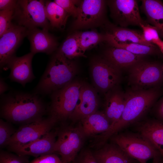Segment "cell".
<instances>
[{
    "label": "cell",
    "instance_id": "cell-39",
    "mask_svg": "<svg viewBox=\"0 0 163 163\" xmlns=\"http://www.w3.org/2000/svg\"><path fill=\"white\" fill-rule=\"evenodd\" d=\"M152 163H163V160L161 157H159L153 159Z\"/></svg>",
    "mask_w": 163,
    "mask_h": 163
},
{
    "label": "cell",
    "instance_id": "cell-19",
    "mask_svg": "<svg viewBox=\"0 0 163 163\" xmlns=\"http://www.w3.org/2000/svg\"><path fill=\"white\" fill-rule=\"evenodd\" d=\"M136 124V132L146 139L158 151L163 160V121L156 119L140 121Z\"/></svg>",
    "mask_w": 163,
    "mask_h": 163
},
{
    "label": "cell",
    "instance_id": "cell-13",
    "mask_svg": "<svg viewBox=\"0 0 163 163\" xmlns=\"http://www.w3.org/2000/svg\"><path fill=\"white\" fill-rule=\"evenodd\" d=\"M28 29L12 23L9 29L0 36V69L5 68L15 53L24 38L27 37Z\"/></svg>",
    "mask_w": 163,
    "mask_h": 163
},
{
    "label": "cell",
    "instance_id": "cell-15",
    "mask_svg": "<svg viewBox=\"0 0 163 163\" xmlns=\"http://www.w3.org/2000/svg\"><path fill=\"white\" fill-rule=\"evenodd\" d=\"M34 55L30 52L22 56L12 57L6 66L10 69L9 78L24 86L35 78L32 69V61Z\"/></svg>",
    "mask_w": 163,
    "mask_h": 163
},
{
    "label": "cell",
    "instance_id": "cell-3",
    "mask_svg": "<svg viewBox=\"0 0 163 163\" xmlns=\"http://www.w3.org/2000/svg\"><path fill=\"white\" fill-rule=\"evenodd\" d=\"M77 71L75 62L57 50L51 57L34 93L51 94L72 82Z\"/></svg>",
    "mask_w": 163,
    "mask_h": 163
},
{
    "label": "cell",
    "instance_id": "cell-23",
    "mask_svg": "<svg viewBox=\"0 0 163 163\" xmlns=\"http://www.w3.org/2000/svg\"><path fill=\"white\" fill-rule=\"evenodd\" d=\"M81 121V127L86 137L105 132L111 125L104 111H97Z\"/></svg>",
    "mask_w": 163,
    "mask_h": 163
},
{
    "label": "cell",
    "instance_id": "cell-24",
    "mask_svg": "<svg viewBox=\"0 0 163 163\" xmlns=\"http://www.w3.org/2000/svg\"><path fill=\"white\" fill-rule=\"evenodd\" d=\"M141 9L148 23L157 30L163 38V2L158 0H142Z\"/></svg>",
    "mask_w": 163,
    "mask_h": 163
},
{
    "label": "cell",
    "instance_id": "cell-11",
    "mask_svg": "<svg viewBox=\"0 0 163 163\" xmlns=\"http://www.w3.org/2000/svg\"><path fill=\"white\" fill-rule=\"evenodd\" d=\"M107 3L111 18L120 27L140 26L144 22L141 17L136 0H110L107 1Z\"/></svg>",
    "mask_w": 163,
    "mask_h": 163
},
{
    "label": "cell",
    "instance_id": "cell-30",
    "mask_svg": "<svg viewBox=\"0 0 163 163\" xmlns=\"http://www.w3.org/2000/svg\"><path fill=\"white\" fill-rule=\"evenodd\" d=\"M16 130L11 123L0 120V146L1 148L8 146L9 141Z\"/></svg>",
    "mask_w": 163,
    "mask_h": 163
},
{
    "label": "cell",
    "instance_id": "cell-6",
    "mask_svg": "<svg viewBox=\"0 0 163 163\" xmlns=\"http://www.w3.org/2000/svg\"><path fill=\"white\" fill-rule=\"evenodd\" d=\"M129 83L134 89L160 87L163 85L162 64L143 59L128 69Z\"/></svg>",
    "mask_w": 163,
    "mask_h": 163
},
{
    "label": "cell",
    "instance_id": "cell-34",
    "mask_svg": "<svg viewBox=\"0 0 163 163\" xmlns=\"http://www.w3.org/2000/svg\"><path fill=\"white\" fill-rule=\"evenodd\" d=\"M29 163H62L60 158L56 153L42 155L36 158Z\"/></svg>",
    "mask_w": 163,
    "mask_h": 163
},
{
    "label": "cell",
    "instance_id": "cell-7",
    "mask_svg": "<svg viewBox=\"0 0 163 163\" xmlns=\"http://www.w3.org/2000/svg\"><path fill=\"white\" fill-rule=\"evenodd\" d=\"M13 19L16 24L28 29L40 27L49 30L50 26L46 14L44 0H18Z\"/></svg>",
    "mask_w": 163,
    "mask_h": 163
},
{
    "label": "cell",
    "instance_id": "cell-33",
    "mask_svg": "<svg viewBox=\"0 0 163 163\" xmlns=\"http://www.w3.org/2000/svg\"><path fill=\"white\" fill-rule=\"evenodd\" d=\"M14 10L0 11V36L6 31L12 24Z\"/></svg>",
    "mask_w": 163,
    "mask_h": 163
},
{
    "label": "cell",
    "instance_id": "cell-14",
    "mask_svg": "<svg viewBox=\"0 0 163 163\" xmlns=\"http://www.w3.org/2000/svg\"><path fill=\"white\" fill-rule=\"evenodd\" d=\"M57 130L52 129L41 138L20 146H8L9 150L18 155H31L36 158L54 153Z\"/></svg>",
    "mask_w": 163,
    "mask_h": 163
},
{
    "label": "cell",
    "instance_id": "cell-41",
    "mask_svg": "<svg viewBox=\"0 0 163 163\" xmlns=\"http://www.w3.org/2000/svg\"><path fill=\"white\" fill-rule=\"evenodd\" d=\"M162 71L163 72V63L162 64Z\"/></svg>",
    "mask_w": 163,
    "mask_h": 163
},
{
    "label": "cell",
    "instance_id": "cell-37",
    "mask_svg": "<svg viewBox=\"0 0 163 163\" xmlns=\"http://www.w3.org/2000/svg\"><path fill=\"white\" fill-rule=\"evenodd\" d=\"M17 2L15 0H0V11L14 10Z\"/></svg>",
    "mask_w": 163,
    "mask_h": 163
},
{
    "label": "cell",
    "instance_id": "cell-8",
    "mask_svg": "<svg viewBox=\"0 0 163 163\" xmlns=\"http://www.w3.org/2000/svg\"><path fill=\"white\" fill-rule=\"evenodd\" d=\"M57 130L54 153L60 156L62 163L73 161L81 148L85 137L81 126H66Z\"/></svg>",
    "mask_w": 163,
    "mask_h": 163
},
{
    "label": "cell",
    "instance_id": "cell-9",
    "mask_svg": "<svg viewBox=\"0 0 163 163\" xmlns=\"http://www.w3.org/2000/svg\"><path fill=\"white\" fill-rule=\"evenodd\" d=\"M107 1H82L77 18L72 24V30L103 27L108 21L106 17Z\"/></svg>",
    "mask_w": 163,
    "mask_h": 163
},
{
    "label": "cell",
    "instance_id": "cell-31",
    "mask_svg": "<svg viewBox=\"0 0 163 163\" xmlns=\"http://www.w3.org/2000/svg\"><path fill=\"white\" fill-rule=\"evenodd\" d=\"M55 3L62 8L70 16L75 19L78 16L81 0H54Z\"/></svg>",
    "mask_w": 163,
    "mask_h": 163
},
{
    "label": "cell",
    "instance_id": "cell-32",
    "mask_svg": "<svg viewBox=\"0 0 163 163\" xmlns=\"http://www.w3.org/2000/svg\"><path fill=\"white\" fill-rule=\"evenodd\" d=\"M28 155H16L1 150L0 163H29Z\"/></svg>",
    "mask_w": 163,
    "mask_h": 163
},
{
    "label": "cell",
    "instance_id": "cell-27",
    "mask_svg": "<svg viewBox=\"0 0 163 163\" xmlns=\"http://www.w3.org/2000/svg\"><path fill=\"white\" fill-rule=\"evenodd\" d=\"M107 43L110 46L124 49L134 54L144 56L157 54L161 52L156 45L149 46L133 43L109 42Z\"/></svg>",
    "mask_w": 163,
    "mask_h": 163
},
{
    "label": "cell",
    "instance_id": "cell-36",
    "mask_svg": "<svg viewBox=\"0 0 163 163\" xmlns=\"http://www.w3.org/2000/svg\"><path fill=\"white\" fill-rule=\"evenodd\" d=\"M153 108L152 111L155 119L163 121V96L157 101Z\"/></svg>",
    "mask_w": 163,
    "mask_h": 163
},
{
    "label": "cell",
    "instance_id": "cell-40",
    "mask_svg": "<svg viewBox=\"0 0 163 163\" xmlns=\"http://www.w3.org/2000/svg\"><path fill=\"white\" fill-rule=\"evenodd\" d=\"M157 47L158 48L160 52L163 54V40L162 41Z\"/></svg>",
    "mask_w": 163,
    "mask_h": 163
},
{
    "label": "cell",
    "instance_id": "cell-35",
    "mask_svg": "<svg viewBox=\"0 0 163 163\" xmlns=\"http://www.w3.org/2000/svg\"><path fill=\"white\" fill-rule=\"evenodd\" d=\"M75 162L76 163H99L94 157L93 153L88 149L82 151Z\"/></svg>",
    "mask_w": 163,
    "mask_h": 163
},
{
    "label": "cell",
    "instance_id": "cell-20",
    "mask_svg": "<svg viewBox=\"0 0 163 163\" xmlns=\"http://www.w3.org/2000/svg\"><path fill=\"white\" fill-rule=\"evenodd\" d=\"M125 103V92L118 87L106 93L104 112L110 122V126L117 122L121 117Z\"/></svg>",
    "mask_w": 163,
    "mask_h": 163
},
{
    "label": "cell",
    "instance_id": "cell-17",
    "mask_svg": "<svg viewBox=\"0 0 163 163\" xmlns=\"http://www.w3.org/2000/svg\"><path fill=\"white\" fill-rule=\"evenodd\" d=\"M107 37L106 42L133 43L149 46L155 45L149 43L144 39L142 32L118 26L108 21L103 27Z\"/></svg>",
    "mask_w": 163,
    "mask_h": 163
},
{
    "label": "cell",
    "instance_id": "cell-25",
    "mask_svg": "<svg viewBox=\"0 0 163 163\" xmlns=\"http://www.w3.org/2000/svg\"><path fill=\"white\" fill-rule=\"evenodd\" d=\"M46 18L50 26L59 29H64L70 15L54 1H45Z\"/></svg>",
    "mask_w": 163,
    "mask_h": 163
},
{
    "label": "cell",
    "instance_id": "cell-10",
    "mask_svg": "<svg viewBox=\"0 0 163 163\" xmlns=\"http://www.w3.org/2000/svg\"><path fill=\"white\" fill-rule=\"evenodd\" d=\"M90 67L94 84L99 91L106 93L118 87L121 80V71L103 57L94 58Z\"/></svg>",
    "mask_w": 163,
    "mask_h": 163
},
{
    "label": "cell",
    "instance_id": "cell-38",
    "mask_svg": "<svg viewBox=\"0 0 163 163\" xmlns=\"http://www.w3.org/2000/svg\"><path fill=\"white\" fill-rule=\"evenodd\" d=\"M8 86L1 77L0 79V94L1 96L8 89Z\"/></svg>",
    "mask_w": 163,
    "mask_h": 163
},
{
    "label": "cell",
    "instance_id": "cell-21",
    "mask_svg": "<svg viewBox=\"0 0 163 163\" xmlns=\"http://www.w3.org/2000/svg\"><path fill=\"white\" fill-rule=\"evenodd\" d=\"M92 153L99 163H139L113 142L106 143Z\"/></svg>",
    "mask_w": 163,
    "mask_h": 163
},
{
    "label": "cell",
    "instance_id": "cell-5",
    "mask_svg": "<svg viewBox=\"0 0 163 163\" xmlns=\"http://www.w3.org/2000/svg\"><path fill=\"white\" fill-rule=\"evenodd\" d=\"M109 139L139 163H147L150 159L161 157L151 142L137 132L117 133Z\"/></svg>",
    "mask_w": 163,
    "mask_h": 163
},
{
    "label": "cell",
    "instance_id": "cell-29",
    "mask_svg": "<svg viewBox=\"0 0 163 163\" xmlns=\"http://www.w3.org/2000/svg\"><path fill=\"white\" fill-rule=\"evenodd\" d=\"M139 27L142 30V33L145 40L157 47L162 40L160 38L155 27L145 21L140 24Z\"/></svg>",
    "mask_w": 163,
    "mask_h": 163
},
{
    "label": "cell",
    "instance_id": "cell-22",
    "mask_svg": "<svg viewBox=\"0 0 163 163\" xmlns=\"http://www.w3.org/2000/svg\"><path fill=\"white\" fill-rule=\"evenodd\" d=\"M103 57L121 71L128 69L144 59L145 56L134 54L124 49L110 46Z\"/></svg>",
    "mask_w": 163,
    "mask_h": 163
},
{
    "label": "cell",
    "instance_id": "cell-28",
    "mask_svg": "<svg viewBox=\"0 0 163 163\" xmlns=\"http://www.w3.org/2000/svg\"><path fill=\"white\" fill-rule=\"evenodd\" d=\"M80 48L85 53L87 50L94 47L99 43L106 42L107 37L104 34L94 30L78 32Z\"/></svg>",
    "mask_w": 163,
    "mask_h": 163
},
{
    "label": "cell",
    "instance_id": "cell-18",
    "mask_svg": "<svg viewBox=\"0 0 163 163\" xmlns=\"http://www.w3.org/2000/svg\"><path fill=\"white\" fill-rule=\"evenodd\" d=\"M98 105V97L95 91L84 84L78 103L69 119L73 121L81 120L97 111Z\"/></svg>",
    "mask_w": 163,
    "mask_h": 163
},
{
    "label": "cell",
    "instance_id": "cell-16",
    "mask_svg": "<svg viewBox=\"0 0 163 163\" xmlns=\"http://www.w3.org/2000/svg\"><path fill=\"white\" fill-rule=\"evenodd\" d=\"M27 37L30 42V52L34 55L39 53L51 54L58 46L56 38L48 30L37 27L28 29Z\"/></svg>",
    "mask_w": 163,
    "mask_h": 163
},
{
    "label": "cell",
    "instance_id": "cell-12",
    "mask_svg": "<svg viewBox=\"0 0 163 163\" xmlns=\"http://www.w3.org/2000/svg\"><path fill=\"white\" fill-rule=\"evenodd\" d=\"M56 121L49 116L38 121L21 126L11 137L8 146H20L38 139L53 129Z\"/></svg>",
    "mask_w": 163,
    "mask_h": 163
},
{
    "label": "cell",
    "instance_id": "cell-2",
    "mask_svg": "<svg viewBox=\"0 0 163 163\" xmlns=\"http://www.w3.org/2000/svg\"><path fill=\"white\" fill-rule=\"evenodd\" d=\"M47 108L42 99L35 93L11 91L1 98V117L11 123L21 125L43 118Z\"/></svg>",
    "mask_w": 163,
    "mask_h": 163
},
{
    "label": "cell",
    "instance_id": "cell-1",
    "mask_svg": "<svg viewBox=\"0 0 163 163\" xmlns=\"http://www.w3.org/2000/svg\"><path fill=\"white\" fill-rule=\"evenodd\" d=\"M125 92L126 103L121 117L106 132L95 136L96 142L100 146L105 144L113 135L140 121L161 93L160 87L143 89L131 88Z\"/></svg>",
    "mask_w": 163,
    "mask_h": 163
},
{
    "label": "cell",
    "instance_id": "cell-4",
    "mask_svg": "<svg viewBox=\"0 0 163 163\" xmlns=\"http://www.w3.org/2000/svg\"><path fill=\"white\" fill-rule=\"evenodd\" d=\"M83 84L72 81L50 94V103L47 108L49 116L57 122L69 119L78 103Z\"/></svg>",
    "mask_w": 163,
    "mask_h": 163
},
{
    "label": "cell",
    "instance_id": "cell-26",
    "mask_svg": "<svg viewBox=\"0 0 163 163\" xmlns=\"http://www.w3.org/2000/svg\"><path fill=\"white\" fill-rule=\"evenodd\" d=\"M57 50L71 60L77 57L85 56L80 48L77 32L69 35Z\"/></svg>",
    "mask_w": 163,
    "mask_h": 163
}]
</instances>
